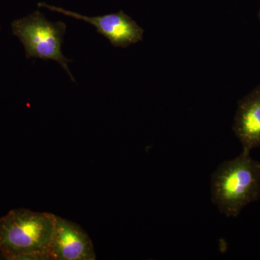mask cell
I'll return each mask as SVG.
<instances>
[{"instance_id":"obj_1","label":"cell","mask_w":260,"mask_h":260,"mask_svg":"<svg viewBox=\"0 0 260 260\" xmlns=\"http://www.w3.org/2000/svg\"><path fill=\"white\" fill-rule=\"evenodd\" d=\"M54 214L25 208L0 218V257L8 260L50 259L49 246L55 225Z\"/></svg>"},{"instance_id":"obj_2","label":"cell","mask_w":260,"mask_h":260,"mask_svg":"<svg viewBox=\"0 0 260 260\" xmlns=\"http://www.w3.org/2000/svg\"><path fill=\"white\" fill-rule=\"evenodd\" d=\"M211 196L220 213L238 216L260 198V161L243 150L237 158L222 162L212 175Z\"/></svg>"},{"instance_id":"obj_3","label":"cell","mask_w":260,"mask_h":260,"mask_svg":"<svg viewBox=\"0 0 260 260\" xmlns=\"http://www.w3.org/2000/svg\"><path fill=\"white\" fill-rule=\"evenodd\" d=\"M13 34L20 39L28 59L39 58L44 60H54L62 67L73 82L68 63L61 51L66 25L63 22L51 23L37 11L12 23Z\"/></svg>"},{"instance_id":"obj_4","label":"cell","mask_w":260,"mask_h":260,"mask_svg":"<svg viewBox=\"0 0 260 260\" xmlns=\"http://www.w3.org/2000/svg\"><path fill=\"white\" fill-rule=\"evenodd\" d=\"M38 5L91 24L114 47L126 48L143 40L144 30L124 12L103 16L88 17L44 3H39Z\"/></svg>"},{"instance_id":"obj_5","label":"cell","mask_w":260,"mask_h":260,"mask_svg":"<svg viewBox=\"0 0 260 260\" xmlns=\"http://www.w3.org/2000/svg\"><path fill=\"white\" fill-rule=\"evenodd\" d=\"M51 260H95L93 242L78 224L56 215L49 250Z\"/></svg>"},{"instance_id":"obj_6","label":"cell","mask_w":260,"mask_h":260,"mask_svg":"<svg viewBox=\"0 0 260 260\" xmlns=\"http://www.w3.org/2000/svg\"><path fill=\"white\" fill-rule=\"evenodd\" d=\"M233 130L243 150L260 147V85L239 101Z\"/></svg>"},{"instance_id":"obj_7","label":"cell","mask_w":260,"mask_h":260,"mask_svg":"<svg viewBox=\"0 0 260 260\" xmlns=\"http://www.w3.org/2000/svg\"><path fill=\"white\" fill-rule=\"evenodd\" d=\"M259 20H260V10H259Z\"/></svg>"},{"instance_id":"obj_8","label":"cell","mask_w":260,"mask_h":260,"mask_svg":"<svg viewBox=\"0 0 260 260\" xmlns=\"http://www.w3.org/2000/svg\"><path fill=\"white\" fill-rule=\"evenodd\" d=\"M0 259H1V257H0Z\"/></svg>"}]
</instances>
